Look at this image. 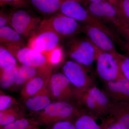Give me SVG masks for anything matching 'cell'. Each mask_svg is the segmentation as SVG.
<instances>
[{
	"label": "cell",
	"mask_w": 129,
	"mask_h": 129,
	"mask_svg": "<svg viewBox=\"0 0 129 129\" xmlns=\"http://www.w3.org/2000/svg\"><path fill=\"white\" fill-rule=\"evenodd\" d=\"M70 102L54 101L42 111L33 114L30 119L35 125L47 127L63 120H72L80 112Z\"/></svg>",
	"instance_id": "6da1fadb"
},
{
	"label": "cell",
	"mask_w": 129,
	"mask_h": 129,
	"mask_svg": "<svg viewBox=\"0 0 129 129\" xmlns=\"http://www.w3.org/2000/svg\"><path fill=\"white\" fill-rule=\"evenodd\" d=\"M62 70L69 80L76 100L83 92L95 85L94 76L89 67L69 60L63 63Z\"/></svg>",
	"instance_id": "7a4b0ae2"
},
{
	"label": "cell",
	"mask_w": 129,
	"mask_h": 129,
	"mask_svg": "<svg viewBox=\"0 0 129 129\" xmlns=\"http://www.w3.org/2000/svg\"><path fill=\"white\" fill-rule=\"evenodd\" d=\"M79 22L58 12L42 19L37 30H49L55 32L61 38L73 37L82 32Z\"/></svg>",
	"instance_id": "3957f363"
},
{
	"label": "cell",
	"mask_w": 129,
	"mask_h": 129,
	"mask_svg": "<svg viewBox=\"0 0 129 129\" xmlns=\"http://www.w3.org/2000/svg\"><path fill=\"white\" fill-rule=\"evenodd\" d=\"M101 50L88 38L73 37L68 42L67 55L73 61L89 67L96 60Z\"/></svg>",
	"instance_id": "277c9868"
},
{
	"label": "cell",
	"mask_w": 129,
	"mask_h": 129,
	"mask_svg": "<svg viewBox=\"0 0 129 129\" xmlns=\"http://www.w3.org/2000/svg\"><path fill=\"white\" fill-rule=\"evenodd\" d=\"M42 19L24 9H14L10 13L11 26L23 38H28L37 31Z\"/></svg>",
	"instance_id": "5b68a950"
},
{
	"label": "cell",
	"mask_w": 129,
	"mask_h": 129,
	"mask_svg": "<svg viewBox=\"0 0 129 129\" xmlns=\"http://www.w3.org/2000/svg\"><path fill=\"white\" fill-rule=\"evenodd\" d=\"M65 14L68 17L75 19L79 22L94 26L106 33L113 41L119 44L120 39L113 30L95 18L83 7L80 2L73 1L70 3L65 10Z\"/></svg>",
	"instance_id": "8992f818"
},
{
	"label": "cell",
	"mask_w": 129,
	"mask_h": 129,
	"mask_svg": "<svg viewBox=\"0 0 129 129\" xmlns=\"http://www.w3.org/2000/svg\"><path fill=\"white\" fill-rule=\"evenodd\" d=\"M61 38L49 30H37L28 39L27 46L50 57L58 48Z\"/></svg>",
	"instance_id": "52a82bcc"
},
{
	"label": "cell",
	"mask_w": 129,
	"mask_h": 129,
	"mask_svg": "<svg viewBox=\"0 0 129 129\" xmlns=\"http://www.w3.org/2000/svg\"><path fill=\"white\" fill-rule=\"evenodd\" d=\"M2 45L7 48L23 65L39 68L48 63H51L48 56L27 46L14 44Z\"/></svg>",
	"instance_id": "ba28073f"
},
{
	"label": "cell",
	"mask_w": 129,
	"mask_h": 129,
	"mask_svg": "<svg viewBox=\"0 0 129 129\" xmlns=\"http://www.w3.org/2000/svg\"><path fill=\"white\" fill-rule=\"evenodd\" d=\"M53 65L49 62L39 68L36 74L24 85L20 92L23 101L46 89L52 74Z\"/></svg>",
	"instance_id": "9c48e42d"
},
{
	"label": "cell",
	"mask_w": 129,
	"mask_h": 129,
	"mask_svg": "<svg viewBox=\"0 0 129 129\" xmlns=\"http://www.w3.org/2000/svg\"><path fill=\"white\" fill-rule=\"evenodd\" d=\"M85 3L87 11L98 21L106 25H112L116 28L120 27L117 12L113 4L107 1L96 3L87 1Z\"/></svg>",
	"instance_id": "30bf717a"
},
{
	"label": "cell",
	"mask_w": 129,
	"mask_h": 129,
	"mask_svg": "<svg viewBox=\"0 0 129 129\" xmlns=\"http://www.w3.org/2000/svg\"><path fill=\"white\" fill-rule=\"evenodd\" d=\"M46 89L53 101L70 102L75 99L69 80L63 73L52 74Z\"/></svg>",
	"instance_id": "8fae6325"
},
{
	"label": "cell",
	"mask_w": 129,
	"mask_h": 129,
	"mask_svg": "<svg viewBox=\"0 0 129 129\" xmlns=\"http://www.w3.org/2000/svg\"><path fill=\"white\" fill-rule=\"evenodd\" d=\"M97 73L106 82L115 80L123 76L116 56L100 51L96 60Z\"/></svg>",
	"instance_id": "7c38bea8"
},
{
	"label": "cell",
	"mask_w": 129,
	"mask_h": 129,
	"mask_svg": "<svg viewBox=\"0 0 129 129\" xmlns=\"http://www.w3.org/2000/svg\"><path fill=\"white\" fill-rule=\"evenodd\" d=\"M81 31L101 51L111 53L115 56L118 53L113 41L103 30L94 26L83 23Z\"/></svg>",
	"instance_id": "4fadbf2b"
},
{
	"label": "cell",
	"mask_w": 129,
	"mask_h": 129,
	"mask_svg": "<svg viewBox=\"0 0 129 129\" xmlns=\"http://www.w3.org/2000/svg\"><path fill=\"white\" fill-rule=\"evenodd\" d=\"M102 117L87 110H81L72 121L76 129H106L113 118L105 119Z\"/></svg>",
	"instance_id": "5bb4252c"
},
{
	"label": "cell",
	"mask_w": 129,
	"mask_h": 129,
	"mask_svg": "<svg viewBox=\"0 0 129 129\" xmlns=\"http://www.w3.org/2000/svg\"><path fill=\"white\" fill-rule=\"evenodd\" d=\"M106 94L113 103L129 102V80L124 76L106 82Z\"/></svg>",
	"instance_id": "9a60e30c"
},
{
	"label": "cell",
	"mask_w": 129,
	"mask_h": 129,
	"mask_svg": "<svg viewBox=\"0 0 129 129\" xmlns=\"http://www.w3.org/2000/svg\"><path fill=\"white\" fill-rule=\"evenodd\" d=\"M52 101L46 89L25 99L23 102L25 109L33 114L43 110Z\"/></svg>",
	"instance_id": "2e32d148"
},
{
	"label": "cell",
	"mask_w": 129,
	"mask_h": 129,
	"mask_svg": "<svg viewBox=\"0 0 129 129\" xmlns=\"http://www.w3.org/2000/svg\"><path fill=\"white\" fill-rule=\"evenodd\" d=\"M69 0H28L30 5L40 14L51 16L59 12L63 3ZM79 2L86 0H75Z\"/></svg>",
	"instance_id": "e0dca14e"
},
{
	"label": "cell",
	"mask_w": 129,
	"mask_h": 129,
	"mask_svg": "<svg viewBox=\"0 0 129 129\" xmlns=\"http://www.w3.org/2000/svg\"><path fill=\"white\" fill-rule=\"evenodd\" d=\"M109 115L129 129V102L112 103Z\"/></svg>",
	"instance_id": "ac0fdd59"
},
{
	"label": "cell",
	"mask_w": 129,
	"mask_h": 129,
	"mask_svg": "<svg viewBox=\"0 0 129 129\" xmlns=\"http://www.w3.org/2000/svg\"><path fill=\"white\" fill-rule=\"evenodd\" d=\"M87 91L101 109L103 116L109 115L112 103L107 94L95 85L90 88Z\"/></svg>",
	"instance_id": "d6986e66"
},
{
	"label": "cell",
	"mask_w": 129,
	"mask_h": 129,
	"mask_svg": "<svg viewBox=\"0 0 129 129\" xmlns=\"http://www.w3.org/2000/svg\"><path fill=\"white\" fill-rule=\"evenodd\" d=\"M19 66L12 65L1 70L0 86L3 89H8L14 86L18 75Z\"/></svg>",
	"instance_id": "ffe728a7"
},
{
	"label": "cell",
	"mask_w": 129,
	"mask_h": 129,
	"mask_svg": "<svg viewBox=\"0 0 129 129\" xmlns=\"http://www.w3.org/2000/svg\"><path fill=\"white\" fill-rule=\"evenodd\" d=\"M0 43L2 45L14 44L25 46L23 37L9 26L0 27Z\"/></svg>",
	"instance_id": "44dd1931"
},
{
	"label": "cell",
	"mask_w": 129,
	"mask_h": 129,
	"mask_svg": "<svg viewBox=\"0 0 129 129\" xmlns=\"http://www.w3.org/2000/svg\"><path fill=\"white\" fill-rule=\"evenodd\" d=\"M17 105H14L7 109L0 111L1 127L12 123L24 118V110L19 107Z\"/></svg>",
	"instance_id": "7402d4cb"
},
{
	"label": "cell",
	"mask_w": 129,
	"mask_h": 129,
	"mask_svg": "<svg viewBox=\"0 0 129 129\" xmlns=\"http://www.w3.org/2000/svg\"><path fill=\"white\" fill-rule=\"evenodd\" d=\"M38 68L22 64L19 66L18 73L16 83L12 88L16 89L22 87L24 85L36 74Z\"/></svg>",
	"instance_id": "603a6c76"
},
{
	"label": "cell",
	"mask_w": 129,
	"mask_h": 129,
	"mask_svg": "<svg viewBox=\"0 0 129 129\" xmlns=\"http://www.w3.org/2000/svg\"><path fill=\"white\" fill-rule=\"evenodd\" d=\"M114 5L117 9L120 21L119 27H129V0H118Z\"/></svg>",
	"instance_id": "cb8c5ba5"
},
{
	"label": "cell",
	"mask_w": 129,
	"mask_h": 129,
	"mask_svg": "<svg viewBox=\"0 0 129 129\" xmlns=\"http://www.w3.org/2000/svg\"><path fill=\"white\" fill-rule=\"evenodd\" d=\"M17 59L11 52L1 45L0 46V70L12 65H17Z\"/></svg>",
	"instance_id": "d4e9b609"
},
{
	"label": "cell",
	"mask_w": 129,
	"mask_h": 129,
	"mask_svg": "<svg viewBox=\"0 0 129 129\" xmlns=\"http://www.w3.org/2000/svg\"><path fill=\"white\" fill-rule=\"evenodd\" d=\"M36 125L30 119L23 118L12 123L1 127L0 129H31Z\"/></svg>",
	"instance_id": "484cf974"
},
{
	"label": "cell",
	"mask_w": 129,
	"mask_h": 129,
	"mask_svg": "<svg viewBox=\"0 0 129 129\" xmlns=\"http://www.w3.org/2000/svg\"><path fill=\"white\" fill-rule=\"evenodd\" d=\"M6 6L14 9H26L29 8L30 5L28 0H0L1 7L3 8Z\"/></svg>",
	"instance_id": "4316f807"
},
{
	"label": "cell",
	"mask_w": 129,
	"mask_h": 129,
	"mask_svg": "<svg viewBox=\"0 0 129 129\" xmlns=\"http://www.w3.org/2000/svg\"><path fill=\"white\" fill-rule=\"evenodd\" d=\"M116 58L122 73L129 80V57L118 53Z\"/></svg>",
	"instance_id": "83f0119b"
},
{
	"label": "cell",
	"mask_w": 129,
	"mask_h": 129,
	"mask_svg": "<svg viewBox=\"0 0 129 129\" xmlns=\"http://www.w3.org/2000/svg\"><path fill=\"white\" fill-rule=\"evenodd\" d=\"M18 104L16 99L13 97L5 94H1L0 96V111L11 107L14 105Z\"/></svg>",
	"instance_id": "f1b7e54d"
},
{
	"label": "cell",
	"mask_w": 129,
	"mask_h": 129,
	"mask_svg": "<svg viewBox=\"0 0 129 129\" xmlns=\"http://www.w3.org/2000/svg\"><path fill=\"white\" fill-rule=\"evenodd\" d=\"M46 129H76L72 120H63L47 127Z\"/></svg>",
	"instance_id": "f546056e"
},
{
	"label": "cell",
	"mask_w": 129,
	"mask_h": 129,
	"mask_svg": "<svg viewBox=\"0 0 129 129\" xmlns=\"http://www.w3.org/2000/svg\"><path fill=\"white\" fill-rule=\"evenodd\" d=\"M5 26L11 27L10 23V13L9 14L5 10L2 9L0 11V27Z\"/></svg>",
	"instance_id": "4dcf8cb0"
},
{
	"label": "cell",
	"mask_w": 129,
	"mask_h": 129,
	"mask_svg": "<svg viewBox=\"0 0 129 129\" xmlns=\"http://www.w3.org/2000/svg\"><path fill=\"white\" fill-rule=\"evenodd\" d=\"M118 32L126 40V42H129V27H120L117 28Z\"/></svg>",
	"instance_id": "1f68e13d"
},
{
	"label": "cell",
	"mask_w": 129,
	"mask_h": 129,
	"mask_svg": "<svg viewBox=\"0 0 129 129\" xmlns=\"http://www.w3.org/2000/svg\"><path fill=\"white\" fill-rule=\"evenodd\" d=\"M106 129H128L123 125L119 123L113 118L112 120Z\"/></svg>",
	"instance_id": "d6a6232c"
},
{
	"label": "cell",
	"mask_w": 129,
	"mask_h": 129,
	"mask_svg": "<svg viewBox=\"0 0 129 129\" xmlns=\"http://www.w3.org/2000/svg\"><path fill=\"white\" fill-rule=\"evenodd\" d=\"M119 45L129 54V42L123 41L121 40Z\"/></svg>",
	"instance_id": "836d02e7"
},
{
	"label": "cell",
	"mask_w": 129,
	"mask_h": 129,
	"mask_svg": "<svg viewBox=\"0 0 129 129\" xmlns=\"http://www.w3.org/2000/svg\"><path fill=\"white\" fill-rule=\"evenodd\" d=\"M89 1L90 2H94V3H99L101 2L104 1H108L107 0H87Z\"/></svg>",
	"instance_id": "e575fe53"
},
{
	"label": "cell",
	"mask_w": 129,
	"mask_h": 129,
	"mask_svg": "<svg viewBox=\"0 0 129 129\" xmlns=\"http://www.w3.org/2000/svg\"><path fill=\"white\" fill-rule=\"evenodd\" d=\"M118 0H107L109 2L113 5H114L115 3L117 2Z\"/></svg>",
	"instance_id": "d590c367"
},
{
	"label": "cell",
	"mask_w": 129,
	"mask_h": 129,
	"mask_svg": "<svg viewBox=\"0 0 129 129\" xmlns=\"http://www.w3.org/2000/svg\"><path fill=\"white\" fill-rule=\"evenodd\" d=\"M31 129H39V128H38V126L36 125V126H35V127H34Z\"/></svg>",
	"instance_id": "8d00e7d4"
}]
</instances>
